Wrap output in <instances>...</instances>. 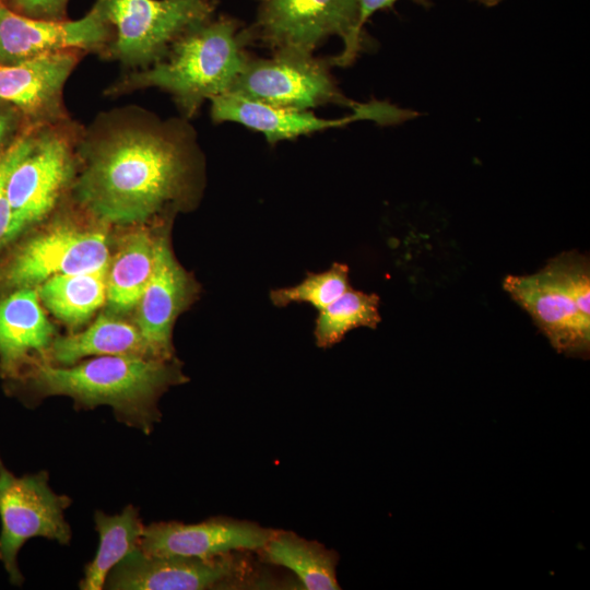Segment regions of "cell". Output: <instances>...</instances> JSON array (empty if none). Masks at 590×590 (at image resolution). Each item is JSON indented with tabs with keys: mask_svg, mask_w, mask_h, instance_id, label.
Returning a JSON list of instances; mask_svg holds the SVG:
<instances>
[{
	"mask_svg": "<svg viewBox=\"0 0 590 590\" xmlns=\"http://www.w3.org/2000/svg\"><path fill=\"white\" fill-rule=\"evenodd\" d=\"M116 36L113 57L128 66L149 67L162 59L189 28L210 19L213 0H103Z\"/></svg>",
	"mask_w": 590,
	"mask_h": 590,
	"instance_id": "52a82bcc",
	"label": "cell"
},
{
	"mask_svg": "<svg viewBox=\"0 0 590 590\" xmlns=\"http://www.w3.org/2000/svg\"><path fill=\"white\" fill-rule=\"evenodd\" d=\"M288 110H309L327 104L356 107L338 88L330 60L312 54L280 50L270 58H250L227 92Z\"/></svg>",
	"mask_w": 590,
	"mask_h": 590,
	"instance_id": "ba28073f",
	"label": "cell"
},
{
	"mask_svg": "<svg viewBox=\"0 0 590 590\" xmlns=\"http://www.w3.org/2000/svg\"><path fill=\"white\" fill-rule=\"evenodd\" d=\"M256 22L247 28L249 42L258 40L273 51L312 54L329 36L344 42L331 64L349 66L356 58L362 36L357 33L356 0H258Z\"/></svg>",
	"mask_w": 590,
	"mask_h": 590,
	"instance_id": "277c9868",
	"label": "cell"
},
{
	"mask_svg": "<svg viewBox=\"0 0 590 590\" xmlns=\"http://www.w3.org/2000/svg\"><path fill=\"white\" fill-rule=\"evenodd\" d=\"M349 288V267L335 262L323 272L308 274L296 285L271 291L270 299L278 307L306 303L321 311Z\"/></svg>",
	"mask_w": 590,
	"mask_h": 590,
	"instance_id": "cb8c5ba5",
	"label": "cell"
},
{
	"mask_svg": "<svg viewBox=\"0 0 590 590\" xmlns=\"http://www.w3.org/2000/svg\"><path fill=\"white\" fill-rule=\"evenodd\" d=\"M55 339L37 291L15 288L0 302V370L11 380L40 361Z\"/></svg>",
	"mask_w": 590,
	"mask_h": 590,
	"instance_id": "e0dca14e",
	"label": "cell"
},
{
	"mask_svg": "<svg viewBox=\"0 0 590 590\" xmlns=\"http://www.w3.org/2000/svg\"><path fill=\"white\" fill-rule=\"evenodd\" d=\"M72 500L54 492L47 471L14 475L0 456V562L14 586L23 583L17 554L32 538H45L66 545L71 528L64 511Z\"/></svg>",
	"mask_w": 590,
	"mask_h": 590,
	"instance_id": "8992f818",
	"label": "cell"
},
{
	"mask_svg": "<svg viewBox=\"0 0 590 590\" xmlns=\"http://www.w3.org/2000/svg\"><path fill=\"white\" fill-rule=\"evenodd\" d=\"M111 26L103 0L75 21L20 15L0 3V64H13L55 52L103 46Z\"/></svg>",
	"mask_w": 590,
	"mask_h": 590,
	"instance_id": "7c38bea8",
	"label": "cell"
},
{
	"mask_svg": "<svg viewBox=\"0 0 590 590\" xmlns=\"http://www.w3.org/2000/svg\"><path fill=\"white\" fill-rule=\"evenodd\" d=\"M27 16L61 20L69 0H11Z\"/></svg>",
	"mask_w": 590,
	"mask_h": 590,
	"instance_id": "4316f807",
	"label": "cell"
},
{
	"mask_svg": "<svg viewBox=\"0 0 590 590\" xmlns=\"http://www.w3.org/2000/svg\"><path fill=\"white\" fill-rule=\"evenodd\" d=\"M107 269L55 275L38 285V297L55 317L79 327L106 300Z\"/></svg>",
	"mask_w": 590,
	"mask_h": 590,
	"instance_id": "7402d4cb",
	"label": "cell"
},
{
	"mask_svg": "<svg viewBox=\"0 0 590 590\" xmlns=\"http://www.w3.org/2000/svg\"><path fill=\"white\" fill-rule=\"evenodd\" d=\"M155 259V239L140 231L121 244L107 269L106 300L114 314L135 308L150 280Z\"/></svg>",
	"mask_w": 590,
	"mask_h": 590,
	"instance_id": "ffe728a7",
	"label": "cell"
},
{
	"mask_svg": "<svg viewBox=\"0 0 590 590\" xmlns=\"http://www.w3.org/2000/svg\"><path fill=\"white\" fill-rule=\"evenodd\" d=\"M274 532L256 522L227 517L198 523L162 521L144 527L139 547L152 555L211 558L233 552H259Z\"/></svg>",
	"mask_w": 590,
	"mask_h": 590,
	"instance_id": "4fadbf2b",
	"label": "cell"
},
{
	"mask_svg": "<svg viewBox=\"0 0 590 590\" xmlns=\"http://www.w3.org/2000/svg\"><path fill=\"white\" fill-rule=\"evenodd\" d=\"M487 7H492V5H495L497 3H499L502 0H476Z\"/></svg>",
	"mask_w": 590,
	"mask_h": 590,
	"instance_id": "f546056e",
	"label": "cell"
},
{
	"mask_svg": "<svg viewBox=\"0 0 590 590\" xmlns=\"http://www.w3.org/2000/svg\"><path fill=\"white\" fill-rule=\"evenodd\" d=\"M211 116L215 122L240 123L262 133L271 144L342 127L358 120H374L381 125H393L417 115L414 111L379 101L358 104L353 108L352 114L338 119L321 118L309 110L275 108L231 93L216 96L211 99Z\"/></svg>",
	"mask_w": 590,
	"mask_h": 590,
	"instance_id": "8fae6325",
	"label": "cell"
},
{
	"mask_svg": "<svg viewBox=\"0 0 590 590\" xmlns=\"http://www.w3.org/2000/svg\"><path fill=\"white\" fill-rule=\"evenodd\" d=\"M191 295V281L177 262L167 237L156 238L153 271L135 306L137 328L152 357L173 359V326Z\"/></svg>",
	"mask_w": 590,
	"mask_h": 590,
	"instance_id": "9a60e30c",
	"label": "cell"
},
{
	"mask_svg": "<svg viewBox=\"0 0 590 590\" xmlns=\"http://www.w3.org/2000/svg\"><path fill=\"white\" fill-rule=\"evenodd\" d=\"M75 63V54L66 50L0 64V99L14 104L33 118L51 123L62 114L63 85Z\"/></svg>",
	"mask_w": 590,
	"mask_h": 590,
	"instance_id": "2e32d148",
	"label": "cell"
},
{
	"mask_svg": "<svg viewBox=\"0 0 590 590\" xmlns=\"http://www.w3.org/2000/svg\"><path fill=\"white\" fill-rule=\"evenodd\" d=\"M68 138L47 127L34 135L31 151L12 170L7 185L11 208L8 241L44 219L70 181L73 157Z\"/></svg>",
	"mask_w": 590,
	"mask_h": 590,
	"instance_id": "9c48e42d",
	"label": "cell"
},
{
	"mask_svg": "<svg viewBox=\"0 0 590 590\" xmlns=\"http://www.w3.org/2000/svg\"><path fill=\"white\" fill-rule=\"evenodd\" d=\"M103 355L152 357L137 326L114 316L99 315L85 330L55 338L40 362L69 366L87 356Z\"/></svg>",
	"mask_w": 590,
	"mask_h": 590,
	"instance_id": "ac0fdd59",
	"label": "cell"
},
{
	"mask_svg": "<svg viewBox=\"0 0 590 590\" xmlns=\"http://www.w3.org/2000/svg\"><path fill=\"white\" fill-rule=\"evenodd\" d=\"M398 0H356L358 20L357 33L362 36L363 27L368 19L377 11L392 7ZM418 4L427 5L428 0H412Z\"/></svg>",
	"mask_w": 590,
	"mask_h": 590,
	"instance_id": "83f0119b",
	"label": "cell"
},
{
	"mask_svg": "<svg viewBox=\"0 0 590 590\" xmlns=\"http://www.w3.org/2000/svg\"><path fill=\"white\" fill-rule=\"evenodd\" d=\"M247 553L199 558L152 555L139 547L109 571L104 589L208 590L269 586L270 581L257 571Z\"/></svg>",
	"mask_w": 590,
	"mask_h": 590,
	"instance_id": "5b68a950",
	"label": "cell"
},
{
	"mask_svg": "<svg viewBox=\"0 0 590 590\" xmlns=\"http://www.w3.org/2000/svg\"><path fill=\"white\" fill-rule=\"evenodd\" d=\"M259 552L263 562L291 570L302 589H340L337 581L338 553L316 541H308L294 532L275 530Z\"/></svg>",
	"mask_w": 590,
	"mask_h": 590,
	"instance_id": "d6986e66",
	"label": "cell"
},
{
	"mask_svg": "<svg viewBox=\"0 0 590 590\" xmlns=\"http://www.w3.org/2000/svg\"><path fill=\"white\" fill-rule=\"evenodd\" d=\"M34 143V135H24L0 155V246L8 243L11 224V208L7 193L9 177L14 167L27 155Z\"/></svg>",
	"mask_w": 590,
	"mask_h": 590,
	"instance_id": "484cf974",
	"label": "cell"
},
{
	"mask_svg": "<svg viewBox=\"0 0 590 590\" xmlns=\"http://www.w3.org/2000/svg\"><path fill=\"white\" fill-rule=\"evenodd\" d=\"M108 262L103 233L60 223L28 239L1 278L8 287H32L58 274L93 271Z\"/></svg>",
	"mask_w": 590,
	"mask_h": 590,
	"instance_id": "30bf717a",
	"label": "cell"
},
{
	"mask_svg": "<svg viewBox=\"0 0 590 590\" xmlns=\"http://www.w3.org/2000/svg\"><path fill=\"white\" fill-rule=\"evenodd\" d=\"M379 297L352 287L319 311L314 335L319 347L339 343L344 335L358 327L375 329L380 322Z\"/></svg>",
	"mask_w": 590,
	"mask_h": 590,
	"instance_id": "603a6c76",
	"label": "cell"
},
{
	"mask_svg": "<svg viewBox=\"0 0 590 590\" xmlns=\"http://www.w3.org/2000/svg\"><path fill=\"white\" fill-rule=\"evenodd\" d=\"M249 44L247 28L236 20L210 19L186 31L162 59L126 76L113 92L157 87L191 117L205 99L231 90L249 59Z\"/></svg>",
	"mask_w": 590,
	"mask_h": 590,
	"instance_id": "3957f363",
	"label": "cell"
},
{
	"mask_svg": "<svg viewBox=\"0 0 590 590\" xmlns=\"http://www.w3.org/2000/svg\"><path fill=\"white\" fill-rule=\"evenodd\" d=\"M85 138L75 191L97 219L143 223L190 194L199 153L186 121L126 113L103 118Z\"/></svg>",
	"mask_w": 590,
	"mask_h": 590,
	"instance_id": "6da1fadb",
	"label": "cell"
},
{
	"mask_svg": "<svg viewBox=\"0 0 590 590\" xmlns=\"http://www.w3.org/2000/svg\"><path fill=\"white\" fill-rule=\"evenodd\" d=\"M12 380L28 404L66 396L78 410L109 405L117 421L149 435L161 421L160 397L185 376L173 359L103 355L69 366L34 362Z\"/></svg>",
	"mask_w": 590,
	"mask_h": 590,
	"instance_id": "7a4b0ae2",
	"label": "cell"
},
{
	"mask_svg": "<svg viewBox=\"0 0 590 590\" xmlns=\"http://www.w3.org/2000/svg\"><path fill=\"white\" fill-rule=\"evenodd\" d=\"M503 287L528 311L557 352L588 355L590 320L582 317L570 296L545 268L530 275H507Z\"/></svg>",
	"mask_w": 590,
	"mask_h": 590,
	"instance_id": "5bb4252c",
	"label": "cell"
},
{
	"mask_svg": "<svg viewBox=\"0 0 590 590\" xmlns=\"http://www.w3.org/2000/svg\"><path fill=\"white\" fill-rule=\"evenodd\" d=\"M99 542L94 558L84 567L79 587L82 590H102L109 571L127 555L139 548L144 524L139 510L128 505L120 514L107 515L97 510L94 515Z\"/></svg>",
	"mask_w": 590,
	"mask_h": 590,
	"instance_id": "44dd1931",
	"label": "cell"
},
{
	"mask_svg": "<svg viewBox=\"0 0 590 590\" xmlns=\"http://www.w3.org/2000/svg\"><path fill=\"white\" fill-rule=\"evenodd\" d=\"M9 117L2 110H0V143L9 130Z\"/></svg>",
	"mask_w": 590,
	"mask_h": 590,
	"instance_id": "f1b7e54d",
	"label": "cell"
},
{
	"mask_svg": "<svg viewBox=\"0 0 590 590\" xmlns=\"http://www.w3.org/2000/svg\"><path fill=\"white\" fill-rule=\"evenodd\" d=\"M570 296L579 312L590 320V268L588 259L576 252H562L544 267Z\"/></svg>",
	"mask_w": 590,
	"mask_h": 590,
	"instance_id": "d4e9b609",
	"label": "cell"
}]
</instances>
